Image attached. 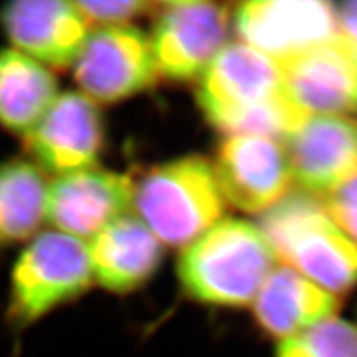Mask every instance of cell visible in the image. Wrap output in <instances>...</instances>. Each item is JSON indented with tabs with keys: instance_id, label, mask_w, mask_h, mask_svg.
<instances>
[{
	"instance_id": "17",
	"label": "cell",
	"mask_w": 357,
	"mask_h": 357,
	"mask_svg": "<svg viewBox=\"0 0 357 357\" xmlns=\"http://www.w3.org/2000/svg\"><path fill=\"white\" fill-rule=\"evenodd\" d=\"M58 95L52 70L15 48H0V128L24 137Z\"/></svg>"
},
{
	"instance_id": "21",
	"label": "cell",
	"mask_w": 357,
	"mask_h": 357,
	"mask_svg": "<svg viewBox=\"0 0 357 357\" xmlns=\"http://www.w3.org/2000/svg\"><path fill=\"white\" fill-rule=\"evenodd\" d=\"M319 199L329 218L357 245V177Z\"/></svg>"
},
{
	"instance_id": "22",
	"label": "cell",
	"mask_w": 357,
	"mask_h": 357,
	"mask_svg": "<svg viewBox=\"0 0 357 357\" xmlns=\"http://www.w3.org/2000/svg\"><path fill=\"white\" fill-rule=\"evenodd\" d=\"M337 12V32L357 56V0L346 2L336 7Z\"/></svg>"
},
{
	"instance_id": "6",
	"label": "cell",
	"mask_w": 357,
	"mask_h": 357,
	"mask_svg": "<svg viewBox=\"0 0 357 357\" xmlns=\"http://www.w3.org/2000/svg\"><path fill=\"white\" fill-rule=\"evenodd\" d=\"M71 68L79 93L96 105L129 100L159 79L149 35L134 25L91 29Z\"/></svg>"
},
{
	"instance_id": "10",
	"label": "cell",
	"mask_w": 357,
	"mask_h": 357,
	"mask_svg": "<svg viewBox=\"0 0 357 357\" xmlns=\"http://www.w3.org/2000/svg\"><path fill=\"white\" fill-rule=\"evenodd\" d=\"M240 42L276 63L337 37L336 6L323 0H255L236 7Z\"/></svg>"
},
{
	"instance_id": "18",
	"label": "cell",
	"mask_w": 357,
	"mask_h": 357,
	"mask_svg": "<svg viewBox=\"0 0 357 357\" xmlns=\"http://www.w3.org/2000/svg\"><path fill=\"white\" fill-rule=\"evenodd\" d=\"M48 178L26 158L0 160V250L30 242L47 222Z\"/></svg>"
},
{
	"instance_id": "23",
	"label": "cell",
	"mask_w": 357,
	"mask_h": 357,
	"mask_svg": "<svg viewBox=\"0 0 357 357\" xmlns=\"http://www.w3.org/2000/svg\"><path fill=\"white\" fill-rule=\"evenodd\" d=\"M356 123H357V121H356Z\"/></svg>"
},
{
	"instance_id": "7",
	"label": "cell",
	"mask_w": 357,
	"mask_h": 357,
	"mask_svg": "<svg viewBox=\"0 0 357 357\" xmlns=\"http://www.w3.org/2000/svg\"><path fill=\"white\" fill-rule=\"evenodd\" d=\"M158 10L149 40L159 77L199 79L227 45L229 8L204 0H174L158 3Z\"/></svg>"
},
{
	"instance_id": "16",
	"label": "cell",
	"mask_w": 357,
	"mask_h": 357,
	"mask_svg": "<svg viewBox=\"0 0 357 357\" xmlns=\"http://www.w3.org/2000/svg\"><path fill=\"white\" fill-rule=\"evenodd\" d=\"M260 328L275 339L293 336L337 316L341 301L283 265L273 268L252 303Z\"/></svg>"
},
{
	"instance_id": "20",
	"label": "cell",
	"mask_w": 357,
	"mask_h": 357,
	"mask_svg": "<svg viewBox=\"0 0 357 357\" xmlns=\"http://www.w3.org/2000/svg\"><path fill=\"white\" fill-rule=\"evenodd\" d=\"M77 3L78 10L83 13L89 26L101 29V26H121L131 25L137 17L146 15L158 8V3L144 2V0H116V2H84L79 0Z\"/></svg>"
},
{
	"instance_id": "3",
	"label": "cell",
	"mask_w": 357,
	"mask_h": 357,
	"mask_svg": "<svg viewBox=\"0 0 357 357\" xmlns=\"http://www.w3.org/2000/svg\"><path fill=\"white\" fill-rule=\"evenodd\" d=\"M265 235L280 265L331 294L357 284V245L326 213L319 197L293 192L260 215Z\"/></svg>"
},
{
	"instance_id": "11",
	"label": "cell",
	"mask_w": 357,
	"mask_h": 357,
	"mask_svg": "<svg viewBox=\"0 0 357 357\" xmlns=\"http://www.w3.org/2000/svg\"><path fill=\"white\" fill-rule=\"evenodd\" d=\"M134 178L91 167L48 181L47 223L53 230L89 242L102 229L132 212Z\"/></svg>"
},
{
	"instance_id": "12",
	"label": "cell",
	"mask_w": 357,
	"mask_h": 357,
	"mask_svg": "<svg viewBox=\"0 0 357 357\" xmlns=\"http://www.w3.org/2000/svg\"><path fill=\"white\" fill-rule=\"evenodd\" d=\"M0 29L10 47L48 70L71 68L91 26L66 0H17L0 7Z\"/></svg>"
},
{
	"instance_id": "2",
	"label": "cell",
	"mask_w": 357,
	"mask_h": 357,
	"mask_svg": "<svg viewBox=\"0 0 357 357\" xmlns=\"http://www.w3.org/2000/svg\"><path fill=\"white\" fill-rule=\"evenodd\" d=\"M278 265L258 225L225 218L182 250L177 275L182 289L202 305H252L268 275Z\"/></svg>"
},
{
	"instance_id": "15",
	"label": "cell",
	"mask_w": 357,
	"mask_h": 357,
	"mask_svg": "<svg viewBox=\"0 0 357 357\" xmlns=\"http://www.w3.org/2000/svg\"><path fill=\"white\" fill-rule=\"evenodd\" d=\"M86 245L93 283L118 294L141 288L164 255V245L132 212L109 223Z\"/></svg>"
},
{
	"instance_id": "9",
	"label": "cell",
	"mask_w": 357,
	"mask_h": 357,
	"mask_svg": "<svg viewBox=\"0 0 357 357\" xmlns=\"http://www.w3.org/2000/svg\"><path fill=\"white\" fill-rule=\"evenodd\" d=\"M212 166L225 204L245 213L261 215L293 187L283 142L271 137L227 136Z\"/></svg>"
},
{
	"instance_id": "4",
	"label": "cell",
	"mask_w": 357,
	"mask_h": 357,
	"mask_svg": "<svg viewBox=\"0 0 357 357\" xmlns=\"http://www.w3.org/2000/svg\"><path fill=\"white\" fill-rule=\"evenodd\" d=\"M225 200L212 162L182 155L134 182L132 213L166 247L184 248L223 218Z\"/></svg>"
},
{
	"instance_id": "13",
	"label": "cell",
	"mask_w": 357,
	"mask_h": 357,
	"mask_svg": "<svg viewBox=\"0 0 357 357\" xmlns=\"http://www.w3.org/2000/svg\"><path fill=\"white\" fill-rule=\"evenodd\" d=\"M293 184L324 197L357 177V123L346 116L311 114L284 137Z\"/></svg>"
},
{
	"instance_id": "14",
	"label": "cell",
	"mask_w": 357,
	"mask_h": 357,
	"mask_svg": "<svg viewBox=\"0 0 357 357\" xmlns=\"http://www.w3.org/2000/svg\"><path fill=\"white\" fill-rule=\"evenodd\" d=\"M287 95L307 114L357 111V56L341 37L278 61Z\"/></svg>"
},
{
	"instance_id": "1",
	"label": "cell",
	"mask_w": 357,
	"mask_h": 357,
	"mask_svg": "<svg viewBox=\"0 0 357 357\" xmlns=\"http://www.w3.org/2000/svg\"><path fill=\"white\" fill-rule=\"evenodd\" d=\"M197 102L227 136L283 141L311 116L287 95L278 63L242 42H227L197 79Z\"/></svg>"
},
{
	"instance_id": "8",
	"label": "cell",
	"mask_w": 357,
	"mask_h": 357,
	"mask_svg": "<svg viewBox=\"0 0 357 357\" xmlns=\"http://www.w3.org/2000/svg\"><path fill=\"white\" fill-rule=\"evenodd\" d=\"M22 139L29 159L45 176L96 167L105 142L100 108L79 91L60 93Z\"/></svg>"
},
{
	"instance_id": "19",
	"label": "cell",
	"mask_w": 357,
	"mask_h": 357,
	"mask_svg": "<svg viewBox=\"0 0 357 357\" xmlns=\"http://www.w3.org/2000/svg\"><path fill=\"white\" fill-rule=\"evenodd\" d=\"M275 357H357V326L334 316L281 339Z\"/></svg>"
},
{
	"instance_id": "5",
	"label": "cell",
	"mask_w": 357,
	"mask_h": 357,
	"mask_svg": "<svg viewBox=\"0 0 357 357\" xmlns=\"http://www.w3.org/2000/svg\"><path fill=\"white\" fill-rule=\"evenodd\" d=\"M91 284L86 242L56 230L38 231L13 263L7 323L13 333L25 331Z\"/></svg>"
}]
</instances>
